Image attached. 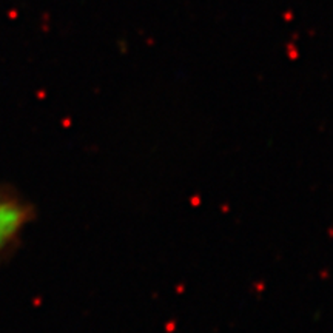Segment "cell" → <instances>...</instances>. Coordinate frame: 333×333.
<instances>
[{"label":"cell","instance_id":"1","mask_svg":"<svg viewBox=\"0 0 333 333\" xmlns=\"http://www.w3.org/2000/svg\"><path fill=\"white\" fill-rule=\"evenodd\" d=\"M25 222V209L14 199L0 194V250L20 230Z\"/></svg>","mask_w":333,"mask_h":333}]
</instances>
